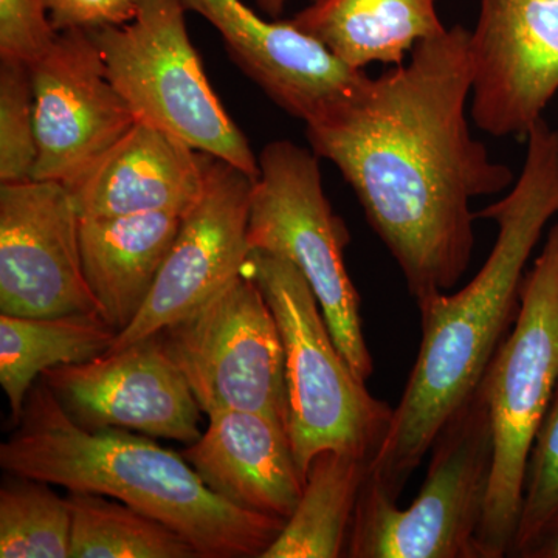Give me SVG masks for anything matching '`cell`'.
Returning <instances> with one entry per match:
<instances>
[{
  "instance_id": "obj_1",
  "label": "cell",
  "mask_w": 558,
  "mask_h": 558,
  "mask_svg": "<svg viewBox=\"0 0 558 558\" xmlns=\"http://www.w3.org/2000/svg\"><path fill=\"white\" fill-rule=\"evenodd\" d=\"M468 28L421 40L410 61L368 78L355 97L306 124L418 301L450 292L475 247L472 201L515 183L472 135Z\"/></svg>"
},
{
  "instance_id": "obj_2",
  "label": "cell",
  "mask_w": 558,
  "mask_h": 558,
  "mask_svg": "<svg viewBox=\"0 0 558 558\" xmlns=\"http://www.w3.org/2000/svg\"><path fill=\"white\" fill-rule=\"evenodd\" d=\"M526 140L520 178L501 201L476 213L498 226L486 263L459 292L416 301L421 348L368 472L398 501L440 429L478 389L509 336L519 317L529 258L558 215V130L542 119Z\"/></svg>"
},
{
  "instance_id": "obj_3",
  "label": "cell",
  "mask_w": 558,
  "mask_h": 558,
  "mask_svg": "<svg viewBox=\"0 0 558 558\" xmlns=\"http://www.w3.org/2000/svg\"><path fill=\"white\" fill-rule=\"evenodd\" d=\"M0 465L70 494L117 499L178 532L202 558H260L286 524L220 497L182 454L153 440L81 427L43 380L25 399L20 428L0 446Z\"/></svg>"
},
{
  "instance_id": "obj_4",
  "label": "cell",
  "mask_w": 558,
  "mask_h": 558,
  "mask_svg": "<svg viewBox=\"0 0 558 558\" xmlns=\"http://www.w3.org/2000/svg\"><path fill=\"white\" fill-rule=\"evenodd\" d=\"M245 271L258 282L281 333L289 438L304 481L322 451H343L373 461L387 438L395 409L374 398L349 368L310 282L295 264L270 253L250 252Z\"/></svg>"
},
{
  "instance_id": "obj_5",
  "label": "cell",
  "mask_w": 558,
  "mask_h": 558,
  "mask_svg": "<svg viewBox=\"0 0 558 558\" xmlns=\"http://www.w3.org/2000/svg\"><path fill=\"white\" fill-rule=\"evenodd\" d=\"M558 385V223L521 286L519 317L481 387L490 410L494 465L478 534L480 558L510 557L529 457Z\"/></svg>"
},
{
  "instance_id": "obj_6",
  "label": "cell",
  "mask_w": 558,
  "mask_h": 558,
  "mask_svg": "<svg viewBox=\"0 0 558 558\" xmlns=\"http://www.w3.org/2000/svg\"><path fill=\"white\" fill-rule=\"evenodd\" d=\"M427 476L409 508L400 509L366 476L344 557L480 558L494 433L483 387L449 418L432 449Z\"/></svg>"
},
{
  "instance_id": "obj_7",
  "label": "cell",
  "mask_w": 558,
  "mask_h": 558,
  "mask_svg": "<svg viewBox=\"0 0 558 558\" xmlns=\"http://www.w3.org/2000/svg\"><path fill=\"white\" fill-rule=\"evenodd\" d=\"M185 11L180 0H138L126 24L89 32L110 83L138 123L256 179L259 161L205 75L186 32Z\"/></svg>"
},
{
  "instance_id": "obj_8",
  "label": "cell",
  "mask_w": 558,
  "mask_h": 558,
  "mask_svg": "<svg viewBox=\"0 0 558 558\" xmlns=\"http://www.w3.org/2000/svg\"><path fill=\"white\" fill-rule=\"evenodd\" d=\"M318 159L289 140L263 149L250 201V252L281 256L299 267L349 368L368 384L374 363L363 336L359 292L344 263L351 238L326 197Z\"/></svg>"
},
{
  "instance_id": "obj_9",
  "label": "cell",
  "mask_w": 558,
  "mask_h": 558,
  "mask_svg": "<svg viewBox=\"0 0 558 558\" xmlns=\"http://www.w3.org/2000/svg\"><path fill=\"white\" fill-rule=\"evenodd\" d=\"M157 336L207 416L226 410L255 411L288 427L281 333L263 290L247 271Z\"/></svg>"
},
{
  "instance_id": "obj_10",
  "label": "cell",
  "mask_w": 558,
  "mask_h": 558,
  "mask_svg": "<svg viewBox=\"0 0 558 558\" xmlns=\"http://www.w3.org/2000/svg\"><path fill=\"white\" fill-rule=\"evenodd\" d=\"M0 314L101 315L84 275L80 215L64 183L0 185Z\"/></svg>"
},
{
  "instance_id": "obj_11",
  "label": "cell",
  "mask_w": 558,
  "mask_h": 558,
  "mask_svg": "<svg viewBox=\"0 0 558 558\" xmlns=\"http://www.w3.org/2000/svg\"><path fill=\"white\" fill-rule=\"evenodd\" d=\"M255 180L227 161H213L207 189L183 216L148 300L106 354L178 325L244 274Z\"/></svg>"
},
{
  "instance_id": "obj_12",
  "label": "cell",
  "mask_w": 558,
  "mask_h": 558,
  "mask_svg": "<svg viewBox=\"0 0 558 558\" xmlns=\"http://www.w3.org/2000/svg\"><path fill=\"white\" fill-rule=\"evenodd\" d=\"M469 49L476 126L526 138L558 92V0H481Z\"/></svg>"
},
{
  "instance_id": "obj_13",
  "label": "cell",
  "mask_w": 558,
  "mask_h": 558,
  "mask_svg": "<svg viewBox=\"0 0 558 558\" xmlns=\"http://www.w3.org/2000/svg\"><path fill=\"white\" fill-rule=\"evenodd\" d=\"M28 68L38 145L32 179L69 186L137 120L110 83L90 32L58 33Z\"/></svg>"
},
{
  "instance_id": "obj_14",
  "label": "cell",
  "mask_w": 558,
  "mask_h": 558,
  "mask_svg": "<svg viewBox=\"0 0 558 558\" xmlns=\"http://www.w3.org/2000/svg\"><path fill=\"white\" fill-rule=\"evenodd\" d=\"M40 380L90 432L137 429L154 438L201 439V407L159 336L87 362L54 366Z\"/></svg>"
},
{
  "instance_id": "obj_15",
  "label": "cell",
  "mask_w": 558,
  "mask_h": 558,
  "mask_svg": "<svg viewBox=\"0 0 558 558\" xmlns=\"http://www.w3.org/2000/svg\"><path fill=\"white\" fill-rule=\"evenodd\" d=\"M222 36L230 57L275 105L304 123L351 100L369 76L292 22H270L242 0H180Z\"/></svg>"
},
{
  "instance_id": "obj_16",
  "label": "cell",
  "mask_w": 558,
  "mask_h": 558,
  "mask_svg": "<svg viewBox=\"0 0 558 558\" xmlns=\"http://www.w3.org/2000/svg\"><path fill=\"white\" fill-rule=\"evenodd\" d=\"M216 157L168 132L135 123L68 189L80 218L174 213L185 216L207 189Z\"/></svg>"
},
{
  "instance_id": "obj_17",
  "label": "cell",
  "mask_w": 558,
  "mask_h": 558,
  "mask_svg": "<svg viewBox=\"0 0 558 558\" xmlns=\"http://www.w3.org/2000/svg\"><path fill=\"white\" fill-rule=\"evenodd\" d=\"M182 457L238 508L288 521L303 494L284 422L255 411L208 414V428Z\"/></svg>"
},
{
  "instance_id": "obj_18",
  "label": "cell",
  "mask_w": 558,
  "mask_h": 558,
  "mask_svg": "<svg viewBox=\"0 0 558 558\" xmlns=\"http://www.w3.org/2000/svg\"><path fill=\"white\" fill-rule=\"evenodd\" d=\"M174 213L80 218L81 259L87 284L113 329L134 322L178 236Z\"/></svg>"
},
{
  "instance_id": "obj_19",
  "label": "cell",
  "mask_w": 558,
  "mask_h": 558,
  "mask_svg": "<svg viewBox=\"0 0 558 558\" xmlns=\"http://www.w3.org/2000/svg\"><path fill=\"white\" fill-rule=\"evenodd\" d=\"M439 0H312L293 25L351 68H398L421 40L446 32Z\"/></svg>"
},
{
  "instance_id": "obj_20",
  "label": "cell",
  "mask_w": 558,
  "mask_h": 558,
  "mask_svg": "<svg viewBox=\"0 0 558 558\" xmlns=\"http://www.w3.org/2000/svg\"><path fill=\"white\" fill-rule=\"evenodd\" d=\"M119 330L97 314L13 317L0 314V385L20 422L33 381L44 371L100 357Z\"/></svg>"
},
{
  "instance_id": "obj_21",
  "label": "cell",
  "mask_w": 558,
  "mask_h": 558,
  "mask_svg": "<svg viewBox=\"0 0 558 558\" xmlns=\"http://www.w3.org/2000/svg\"><path fill=\"white\" fill-rule=\"evenodd\" d=\"M369 462L343 451L318 453L307 470L299 505L260 558L344 557Z\"/></svg>"
},
{
  "instance_id": "obj_22",
  "label": "cell",
  "mask_w": 558,
  "mask_h": 558,
  "mask_svg": "<svg viewBox=\"0 0 558 558\" xmlns=\"http://www.w3.org/2000/svg\"><path fill=\"white\" fill-rule=\"evenodd\" d=\"M70 558H191L196 549L178 532L102 495L72 492Z\"/></svg>"
},
{
  "instance_id": "obj_23",
  "label": "cell",
  "mask_w": 558,
  "mask_h": 558,
  "mask_svg": "<svg viewBox=\"0 0 558 558\" xmlns=\"http://www.w3.org/2000/svg\"><path fill=\"white\" fill-rule=\"evenodd\" d=\"M72 512L47 483L20 478L0 490V558H70Z\"/></svg>"
},
{
  "instance_id": "obj_24",
  "label": "cell",
  "mask_w": 558,
  "mask_h": 558,
  "mask_svg": "<svg viewBox=\"0 0 558 558\" xmlns=\"http://www.w3.org/2000/svg\"><path fill=\"white\" fill-rule=\"evenodd\" d=\"M558 523V385L529 457L519 527L510 557L529 549Z\"/></svg>"
},
{
  "instance_id": "obj_25",
  "label": "cell",
  "mask_w": 558,
  "mask_h": 558,
  "mask_svg": "<svg viewBox=\"0 0 558 558\" xmlns=\"http://www.w3.org/2000/svg\"><path fill=\"white\" fill-rule=\"evenodd\" d=\"M36 145L35 101L31 68L25 62L0 61V182L33 178Z\"/></svg>"
},
{
  "instance_id": "obj_26",
  "label": "cell",
  "mask_w": 558,
  "mask_h": 558,
  "mask_svg": "<svg viewBox=\"0 0 558 558\" xmlns=\"http://www.w3.org/2000/svg\"><path fill=\"white\" fill-rule=\"evenodd\" d=\"M58 32L43 0H0V58L33 64L50 49Z\"/></svg>"
},
{
  "instance_id": "obj_27",
  "label": "cell",
  "mask_w": 558,
  "mask_h": 558,
  "mask_svg": "<svg viewBox=\"0 0 558 558\" xmlns=\"http://www.w3.org/2000/svg\"><path fill=\"white\" fill-rule=\"evenodd\" d=\"M43 3L58 33L126 24L138 7V0H43Z\"/></svg>"
},
{
  "instance_id": "obj_28",
  "label": "cell",
  "mask_w": 558,
  "mask_h": 558,
  "mask_svg": "<svg viewBox=\"0 0 558 558\" xmlns=\"http://www.w3.org/2000/svg\"><path fill=\"white\" fill-rule=\"evenodd\" d=\"M524 558H558V523L527 550Z\"/></svg>"
},
{
  "instance_id": "obj_29",
  "label": "cell",
  "mask_w": 558,
  "mask_h": 558,
  "mask_svg": "<svg viewBox=\"0 0 558 558\" xmlns=\"http://www.w3.org/2000/svg\"><path fill=\"white\" fill-rule=\"evenodd\" d=\"M256 2H258L259 9L264 13L269 14L271 17H278L284 11L286 3L289 0H256Z\"/></svg>"
}]
</instances>
